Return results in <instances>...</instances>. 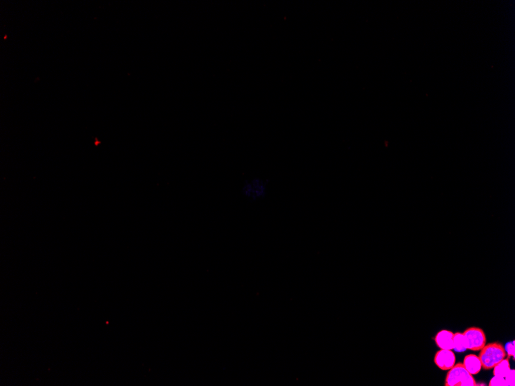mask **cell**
<instances>
[{
  "label": "cell",
  "mask_w": 515,
  "mask_h": 386,
  "mask_svg": "<svg viewBox=\"0 0 515 386\" xmlns=\"http://www.w3.org/2000/svg\"><path fill=\"white\" fill-rule=\"evenodd\" d=\"M455 351L461 353L467 351L463 333H455L453 334V348Z\"/></svg>",
  "instance_id": "obj_9"
},
{
  "label": "cell",
  "mask_w": 515,
  "mask_h": 386,
  "mask_svg": "<svg viewBox=\"0 0 515 386\" xmlns=\"http://www.w3.org/2000/svg\"><path fill=\"white\" fill-rule=\"evenodd\" d=\"M446 386H475L477 382L468 371L464 368L463 364H455L451 369L449 370L446 380Z\"/></svg>",
  "instance_id": "obj_3"
},
{
  "label": "cell",
  "mask_w": 515,
  "mask_h": 386,
  "mask_svg": "<svg viewBox=\"0 0 515 386\" xmlns=\"http://www.w3.org/2000/svg\"><path fill=\"white\" fill-rule=\"evenodd\" d=\"M464 368L471 375L478 374L482 370V363L479 356L476 354H468L465 357L463 362Z\"/></svg>",
  "instance_id": "obj_7"
},
{
  "label": "cell",
  "mask_w": 515,
  "mask_h": 386,
  "mask_svg": "<svg viewBox=\"0 0 515 386\" xmlns=\"http://www.w3.org/2000/svg\"><path fill=\"white\" fill-rule=\"evenodd\" d=\"M463 334L467 350L479 351L486 345L487 337L481 328L472 327L467 328Z\"/></svg>",
  "instance_id": "obj_4"
},
{
  "label": "cell",
  "mask_w": 515,
  "mask_h": 386,
  "mask_svg": "<svg viewBox=\"0 0 515 386\" xmlns=\"http://www.w3.org/2000/svg\"><path fill=\"white\" fill-rule=\"evenodd\" d=\"M505 381H506V384L507 385L513 386L515 384V372L514 370L510 369L509 371L508 374L506 375L504 378Z\"/></svg>",
  "instance_id": "obj_11"
},
{
  "label": "cell",
  "mask_w": 515,
  "mask_h": 386,
  "mask_svg": "<svg viewBox=\"0 0 515 386\" xmlns=\"http://www.w3.org/2000/svg\"><path fill=\"white\" fill-rule=\"evenodd\" d=\"M270 191L269 181L261 177H250L241 185V192L247 201L257 202L264 200Z\"/></svg>",
  "instance_id": "obj_1"
},
{
  "label": "cell",
  "mask_w": 515,
  "mask_h": 386,
  "mask_svg": "<svg viewBox=\"0 0 515 386\" xmlns=\"http://www.w3.org/2000/svg\"><path fill=\"white\" fill-rule=\"evenodd\" d=\"M453 334L448 330H441L435 336V343L440 349L453 350Z\"/></svg>",
  "instance_id": "obj_6"
},
{
  "label": "cell",
  "mask_w": 515,
  "mask_h": 386,
  "mask_svg": "<svg viewBox=\"0 0 515 386\" xmlns=\"http://www.w3.org/2000/svg\"><path fill=\"white\" fill-rule=\"evenodd\" d=\"M504 347L500 343L493 342L486 345L480 350V358L482 368L485 370L493 369L496 364L506 358Z\"/></svg>",
  "instance_id": "obj_2"
},
{
  "label": "cell",
  "mask_w": 515,
  "mask_h": 386,
  "mask_svg": "<svg viewBox=\"0 0 515 386\" xmlns=\"http://www.w3.org/2000/svg\"><path fill=\"white\" fill-rule=\"evenodd\" d=\"M456 355L452 350L440 349L435 354L434 363L442 371L451 369L456 364Z\"/></svg>",
  "instance_id": "obj_5"
},
{
  "label": "cell",
  "mask_w": 515,
  "mask_h": 386,
  "mask_svg": "<svg viewBox=\"0 0 515 386\" xmlns=\"http://www.w3.org/2000/svg\"><path fill=\"white\" fill-rule=\"evenodd\" d=\"M510 361L507 358H504L500 362L493 367V376H497V377H500V378H504L508 374L509 371H510Z\"/></svg>",
  "instance_id": "obj_8"
},
{
  "label": "cell",
  "mask_w": 515,
  "mask_h": 386,
  "mask_svg": "<svg viewBox=\"0 0 515 386\" xmlns=\"http://www.w3.org/2000/svg\"><path fill=\"white\" fill-rule=\"evenodd\" d=\"M505 351L506 354L509 356V357H513L514 358V341L512 342L507 343L505 346Z\"/></svg>",
  "instance_id": "obj_12"
},
{
  "label": "cell",
  "mask_w": 515,
  "mask_h": 386,
  "mask_svg": "<svg viewBox=\"0 0 515 386\" xmlns=\"http://www.w3.org/2000/svg\"><path fill=\"white\" fill-rule=\"evenodd\" d=\"M489 385L490 386H507L506 384V381H505L504 378H500V377H497V376H493V378L490 380V384Z\"/></svg>",
  "instance_id": "obj_10"
}]
</instances>
